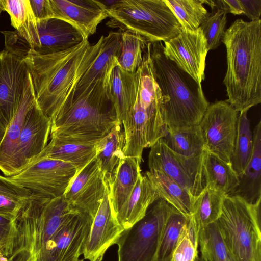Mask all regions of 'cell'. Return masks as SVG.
<instances>
[{
    "mask_svg": "<svg viewBox=\"0 0 261 261\" xmlns=\"http://www.w3.org/2000/svg\"><path fill=\"white\" fill-rule=\"evenodd\" d=\"M109 80L98 78L82 95L64 105L51 119L50 138L94 144L122 124L108 91Z\"/></svg>",
    "mask_w": 261,
    "mask_h": 261,
    "instance_id": "277c9868",
    "label": "cell"
},
{
    "mask_svg": "<svg viewBox=\"0 0 261 261\" xmlns=\"http://www.w3.org/2000/svg\"><path fill=\"white\" fill-rule=\"evenodd\" d=\"M199 27L207 42L208 51L216 49L222 41L226 24V13L216 8Z\"/></svg>",
    "mask_w": 261,
    "mask_h": 261,
    "instance_id": "f35d334b",
    "label": "cell"
},
{
    "mask_svg": "<svg viewBox=\"0 0 261 261\" xmlns=\"http://www.w3.org/2000/svg\"><path fill=\"white\" fill-rule=\"evenodd\" d=\"M106 190L105 175L95 157L77 172L63 196L70 204L93 219Z\"/></svg>",
    "mask_w": 261,
    "mask_h": 261,
    "instance_id": "9a60e30c",
    "label": "cell"
},
{
    "mask_svg": "<svg viewBox=\"0 0 261 261\" xmlns=\"http://www.w3.org/2000/svg\"><path fill=\"white\" fill-rule=\"evenodd\" d=\"M39 46L35 50L40 55H47L70 49L85 39L74 27L63 20L50 18L37 20Z\"/></svg>",
    "mask_w": 261,
    "mask_h": 261,
    "instance_id": "44dd1931",
    "label": "cell"
},
{
    "mask_svg": "<svg viewBox=\"0 0 261 261\" xmlns=\"http://www.w3.org/2000/svg\"><path fill=\"white\" fill-rule=\"evenodd\" d=\"M159 197L145 175L141 174L128 198L122 206L116 219L124 229L142 219L149 207Z\"/></svg>",
    "mask_w": 261,
    "mask_h": 261,
    "instance_id": "d4e9b609",
    "label": "cell"
},
{
    "mask_svg": "<svg viewBox=\"0 0 261 261\" xmlns=\"http://www.w3.org/2000/svg\"><path fill=\"white\" fill-rule=\"evenodd\" d=\"M165 55L201 84L205 79L206 40L200 28L195 31L181 28L174 37L164 42Z\"/></svg>",
    "mask_w": 261,
    "mask_h": 261,
    "instance_id": "5bb4252c",
    "label": "cell"
},
{
    "mask_svg": "<svg viewBox=\"0 0 261 261\" xmlns=\"http://www.w3.org/2000/svg\"><path fill=\"white\" fill-rule=\"evenodd\" d=\"M31 76L28 72L19 105L0 143V171L6 177L12 176L14 154L27 112L35 101Z\"/></svg>",
    "mask_w": 261,
    "mask_h": 261,
    "instance_id": "ffe728a7",
    "label": "cell"
},
{
    "mask_svg": "<svg viewBox=\"0 0 261 261\" xmlns=\"http://www.w3.org/2000/svg\"><path fill=\"white\" fill-rule=\"evenodd\" d=\"M238 117V112L228 102L217 101L208 105L199 124L205 149L229 163L234 147Z\"/></svg>",
    "mask_w": 261,
    "mask_h": 261,
    "instance_id": "8fae6325",
    "label": "cell"
},
{
    "mask_svg": "<svg viewBox=\"0 0 261 261\" xmlns=\"http://www.w3.org/2000/svg\"><path fill=\"white\" fill-rule=\"evenodd\" d=\"M0 4L10 15L11 25L26 42L29 49L37 48L39 46L37 19L29 0H0Z\"/></svg>",
    "mask_w": 261,
    "mask_h": 261,
    "instance_id": "83f0119b",
    "label": "cell"
},
{
    "mask_svg": "<svg viewBox=\"0 0 261 261\" xmlns=\"http://www.w3.org/2000/svg\"><path fill=\"white\" fill-rule=\"evenodd\" d=\"M6 130V127L5 125L0 121V143L4 137Z\"/></svg>",
    "mask_w": 261,
    "mask_h": 261,
    "instance_id": "bcb514c9",
    "label": "cell"
},
{
    "mask_svg": "<svg viewBox=\"0 0 261 261\" xmlns=\"http://www.w3.org/2000/svg\"><path fill=\"white\" fill-rule=\"evenodd\" d=\"M25 200H16L0 193V215L14 218Z\"/></svg>",
    "mask_w": 261,
    "mask_h": 261,
    "instance_id": "60d3db41",
    "label": "cell"
},
{
    "mask_svg": "<svg viewBox=\"0 0 261 261\" xmlns=\"http://www.w3.org/2000/svg\"><path fill=\"white\" fill-rule=\"evenodd\" d=\"M150 148L149 170L164 173L196 198L204 188L203 164L206 149L196 156L187 157L172 151L162 139Z\"/></svg>",
    "mask_w": 261,
    "mask_h": 261,
    "instance_id": "30bf717a",
    "label": "cell"
},
{
    "mask_svg": "<svg viewBox=\"0 0 261 261\" xmlns=\"http://www.w3.org/2000/svg\"><path fill=\"white\" fill-rule=\"evenodd\" d=\"M0 254H1V249H0Z\"/></svg>",
    "mask_w": 261,
    "mask_h": 261,
    "instance_id": "11a10c76",
    "label": "cell"
},
{
    "mask_svg": "<svg viewBox=\"0 0 261 261\" xmlns=\"http://www.w3.org/2000/svg\"><path fill=\"white\" fill-rule=\"evenodd\" d=\"M197 261H202V259L201 258L200 256H198Z\"/></svg>",
    "mask_w": 261,
    "mask_h": 261,
    "instance_id": "681fc988",
    "label": "cell"
},
{
    "mask_svg": "<svg viewBox=\"0 0 261 261\" xmlns=\"http://www.w3.org/2000/svg\"><path fill=\"white\" fill-rule=\"evenodd\" d=\"M181 28L195 31L210 15L202 0H164Z\"/></svg>",
    "mask_w": 261,
    "mask_h": 261,
    "instance_id": "836d02e7",
    "label": "cell"
},
{
    "mask_svg": "<svg viewBox=\"0 0 261 261\" xmlns=\"http://www.w3.org/2000/svg\"><path fill=\"white\" fill-rule=\"evenodd\" d=\"M198 246L202 261H227L228 251L217 221L200 229Z\"/></svg>",
    "mask_w": 261,
    "mask_h": 261,
    "instance_id": "e575fe53",
    "label": "cell"
},
{
    "mask_svg": "<svg viewBox=\"0 0 261 261\" xmlns=\"http://www.w3.org/2000/svg\"><path fill=\"white\" fill-rule=\"evenodd\" d=\"M52 18L76 28L85 39L94 34L98 24L108 17L107 7L96 0H49Z\"/></svg>",
    "mask_w": 261,
    "mask_h": 261,
    "instance_id": "e0dca14e",
    "label": "cell"
},
{
    "mask_svg": "<svg viewBox=\"0 0 261 261\" xmlns=\"http://www.w3.org/2000/svg\"><path fill=\"white\" fill-rule=\"evenodd\" d=\"M141 163L136 158L124 156L117 167L112 180L105 179L108 185L110 205L115 218L130 195L142 174Z\"/></svg>",
    "mask_w": 261,
    "mask_h": 261,
    "instance_id": "cb8c5ba5",
    "label": "cell"
},
{
    "mask_svg": "<svg viewBox=\"0 0 261 261\" xmlns=\"http://www.w3.org/2000/svg\"><path fill=\"white\" fill-rule=\"evenodd\" d=\"M122 124L114 126L109 134L96 144L97 159L105 179L112 180L119 162L124 158L125 135Z\"/></svg>",
    "mask_w": 261,
    "mask_h": 261,
    "instance_id": "f546056e",
    "label": "cell"
},
{
    "mask_svg": "<svg viewBox=\"0 0 261 261\" xmlns=\"http://www.w3.org/2000/svg\"><path fill=\"white\" fill-rule=\"evenodd\" d=\"M50 139L36 159L45 158L60 160L72 164L79 171L96 155L97 143L83 144L54 138Z\"/></svg>",
    "mask_w": 261,
    "mask_h": 261,
    "instance_id": "4316f807",
    "label": "cell"
},
{
    "mask_svg": "<svg viewBox=\"0 0 261 261\" xmlns=\"http://www.w3.org/2000/svg\"><path fill=\"white\" fill-rule=\"evenodd\" d=\"M105 181L106 192L93 219L83 253L84 258L89 261H98L108 249L116 243L124 230L113 215L109 197L108 185Z\"/></svg>",
    "mask_w": 261,
    "mask_h": 261,
    "instance_id": "ac0fdd59",
    "label": "cell"
},
{
    "mask_svg": "<svg viewBox=\"0 0 261 261\" xmlns=\"http://www.w3.org/2000/svg\"><path fill=\"white\" fill-rule=\"evenodd\" d=\"M199 231L190 216L181 229L171 261H197Z\"/></svg>",
    "mask_w": 261,
    "mask_h": 261,
    "instance_id": "74e56055",
    "label": "cell"
},
{
    "mask_svg": "<svg viewBox=\"0 0 261 261\" xmlns=\"http://www.w3.org/2000/svg\"><path fill=\"white\" fill-rule=\"evenodd\" d=\"M122 32L119 29L110 32L107 36H101L102 41L97 56L79 80L64 105L82 95L98 78L101 76L110 78L113 69L119 65Z\"/></svg>",
    "mask_w": 261,
    "mask_h": 261,
    "instance_id": "d6986e66",
    "label": "cell"
},
{
    "mask_svg": "<svg viewBox=\"0 0 261 261\" xmlns=\"http://www.w3.org/2000/svg\"><path fill=\"white\" fill-rule=\"evenodd\" d=\"M28 72L22 58L5 49L0 52V121L6 127L19 105Z\"/></svg>",
    "mask_w": 261,
    "mask_h": 261,
    "instance_id": "2e32d148",
    "label": "cell"
},
{
    "mask_svg": "<svg viewBox=\"0 0 261 261\" xmlns=\"http://www.w3.org/2000/svg\"><path fill=\"white\" fill-rule=\"evenodd\" d=\"M162 42H148L147 55L163 97V117L167 128L199 125L209 102L201 84L164 53Z\"/></svg>",
    "mask_w": 261,
    "mask_h": 261,
    "instance_id": "3957f363",
    "label": "cell"
},
{
    "mask_svg": "<svg viewBox=\"0 0 261 261\" xmlns=\"http://www.w3.org/2000/svg\"><path fill=\"white\" fill-rule=\"evenodd\" d=\"M190 217L174 209L165 226L155 261H171L181 229Z\"/></svg>",
    "mask_w": 261,
    "mask_h": 261,
    "instance_id": "8d00e7d4",
    "label": "cell"
},
{
    "mask_svg": "<svg viewBox=\"0 0 261 261\" xmlns=\"http://www.w3.org/2000/svg\"><path fill=\"white\" fill-rule=\"evenodd\" d=\"M102 37L91 45L88 39L65 50L40 55L29 49L23 59L30 72L36 101L51 119L70 96L79 80L92 64Z\"/></svg>",
    "mask_w": 261,
    "mask_h": 261,
    "instance_id": "6da1fadb",
    "label": "cell"
},
{
    "mask_svg": "<svg viewBox=\"0 0 261 261\" xmlns=\"http://www.w3.org/2000/svg\"><path fill=\"white\" fill-rule=\"evenodd\" d=\"M29 2L37 20L52 18L49 0H29Z\"/></svg>",
    "mask_w": 261,
    "mask_h": 261,
    "instance_id": "7bdbcfd3",
    "label": "cell"
},
{
    "mask_svg": "<svg viewBox=\"0 0 261 261\" xmlns=\"http://www.w3.org/2000/svg\"><path fill=\"white\" fill-rule=\"evenodd\" d=\"M162 139L172 151L185 156H195L205 150L199 125L167 128V134Z\"/></svg>",
    "mask_w": 261,
    "mask_h": 261,
    "instance_id": "4dcf8cb0",
    "label": "cell"
},
{
    "mask_svg": "<svg viewBox=\"0 0 261 261\" xmlns=\"http://www.w3.org/2000/svg\"><path fill=\"white\" fill-rule=\"evenodd\" d=\"M78 172L72 164L50 158H38L17 174L8 177L30 195L54 198L63 195Z\"/></svg>",
    "mask_w": 261,
    "mask_h": 261,
    "instance_id": "9c48e42d",
    "label": "cell"
},
{
    "mask_svg": "<svg viewBox=\"0 0 261 261\" xmlns=\"http://www.w3.org/2000/svg\"><path fill=\"white\" fill-rule=\"evenodd\" d=\"M144 175L160 198L181 214L188 217L192 215L196 198L161 171L149 170Z\"/></svg>",
    "mask_w": 261,
    "mask_h": 261,
    "instance_id": "484cf974",
    "label": "cell"
},
{
    "mask_svg": "<svg viewBox=\"0 0 261 261\" xmlns=\"http://www.w3.org/2000/svg\"><path fill=\"white\" fill-rule=\"evenodd\" d=\"M228 102L238 112L261 102V20L236 19L224 33Z\"/></svg>",
    "mask_w": 261,
    "mask_h": 261,
    "instance_id": "7a4b0ae2",
    "label": "cell"
},
{
    "mask_svg": "<svg viewBox=\"0 0 261 261\" xmlns=\"http://www.w3.org/2000/svg\"><path fill=\"white\" fill-rule=\"evenodd\" d=\"M93 218L79 211L67 220L45 245L35 261H77L84 252Z\"/></svg>",
    "mask_w": 261,
    "mask_h": 261,
    "instance_id": "7c38bea8",
    "label": "cell"
},
{
    "mask_svg": "<svg viewBox=\"0 0 261 261\" xmlns=\"http://www.w3.org/2000/svg\"><path fill=\"white\" fill-rule=\"evenodd\" d=\"M227 261H238V260L229 252L228 251Z\"/></svg>",
    "mask_w": 261,
    "mask_h": 261,
    "instance_id": "7dc6e473",
    "label": "cell"
},
{
    "mask_svg": "<svg viewBox=\"0 0 261 261\" xmlns=\"http://www.w3.org/2000/svg\"><path fill=\"white\" fill-rule=\"evenodd\" d=\"M102 259H103V256L101 257L98 260V261H102Z\"/></svg>",
    "mask_w": 261,
    "mask_h": 261,
    "instance_id": "816d5d0a",
    "label": "cell"
},
{
    "mask_svg": "<svg viewBox=\"0 0 261 261\" xmlns=\"http://www.w3.org/2000/svg\"><path fill=\"white\" fill-rule=\"evenodd\" d=\"M0 249H1H1H2V246H1V245H0Z\"/></svg>",
    "mask_w": 261,
    "mask_h": 261,
    "instance_id": "db71d44e",
    "label": "cell"
},
{
    "mask_svg": "<svg viewBox=\"0 0 261 261\" xmlns=\"http://www.w3.org/2000/svg\"><path fill=\"white\" fill-rule=\"evenodd\" d=\"M109 25L125 28L147 42H165L181 25L164 0H119L107 8Z\"/></svg>",
    "mask_w": 261,
    "mask_h": 261,
    "instance_id": "52a82bcc",
    "label": "cell"
},
{
    "mask_svg": "<svg viewBox=\"0 0 261 261\" xmlns=\"http://www.w3.org/2000/svg\"><path fill=\"white\" fill-rule=\"evenodd\" d=\"M0 261H8V259L7 257L3 255L2 254H0Z\"/></svg>",
    "mask_w": 261,
    "mask_h": 261,
    "instance_id": "c3c4849f",
    "label": "cell"
},
{
    "mask_svg": "<svg viewBox=\"0 0 261 261\" xmlns=\"http://www.w3.org/2000/svg\"><path fill=\"white\" fill-rule=\"evenodd\" d=\"M226 196L218 191L207 187L203 188L196 199L191 216L200 230L218 220Z\"/></svg>",
    "mask_w": 261,
    "mask_h": 261,
    "instance_id": "d6a6232c",
    "label": "cell"
},
{
    "mask_svg": "<svg viewBox=\"0 0 261 261\" xmlns=\"http://www.w3.org/2000/svg\"><path fill=\"white\" fill-rule=\"evenodd\" d=\"M138 82L137 70L135 72H129L118 65L111 72L107 86L108 91L122 124L128 118L135 105Z\"/></svg>",
    "mask_w": 261,
    "mask_h": 261,
    "instance_id": "7402d4cb",
    "label": "cell"
},
{
    "mask_svg": "<svg viewBox=\"0 0 261 261\" xmlns=\"http://www.w3.org/2000/svg\"><path fill=\"white\" fill-rule=\"evenodd\" d=\"M51 126V119L44 114L35 100L27 112L15 149L12 176L31 164L45 148L50 139Z\"/></svg>",
    "mask_w": 261,
    "mask_h": 261,
    "instance_id": "4fadbf2b",
    "label": "cell"
},
{
    "mask_svg": "<svg viewBox=\"0 0 261 261\" xmlns=\"http://www.w3.org/2000/svg\"><path fill=\"white\" fill-rule=\"evenodd\" d=\"M260 203L225 196L218 224L227 250L238 261H261Z\"/></svg>",
    "mask_w": 261,
    "mask_h": 261,
    "instance_id": "8992f818",
    "label": "cell"
},
{
    "mask_svg": "<svg viewBox=\"0 0 261 261\" xmlns=\"http://www.w3.org/2000/svg\"><path fill=\"white\" fill-rule=\"evenodd\" d=\"M174 209L159 198L142 219L124 229L116 243L118 261H155L165 226Z\"/></svg>",
    "mask_w": 261,
    "mask_h": 261,
    "instance_id": "ba28073f",
    "label": "cell"
},
{
    "mask_svg": "<svg viewBox=\"0 0 261 261\" xmlns=\"http://www.w3.org/2000/svg\"><path fill=\"white\" fill-rule=\"evenodd\" d=\"M204 187L230 195L239 185V177L231 164L206 150L203 164Z\"/></svg>",
    "mask_w": 261,
    "mask_h": 261,
    "instance_id": "f1b7e54d",
    "label": "cell"
},
{
    "mask_svg": "<svg viewBox=\"0 0 261 261\" xmlns=\"http://www.w3.org/2000/svg\"><path fill=\"white\" fill-rule=\"evenodd\" d=\"M147 41L139 34L126 30L122 32L119 66L124 70L135 72L142 65Z\"/></svg>",
    "mask_w": 261,
    "mask_h": 261,
    "instance_id": "d590c367",
    "label": "cell"
},
{
    "mask_svg": "<svg viewBox=\"0 0 261 261\" xmlns=\"http://www.w3.org/2000/svg\"><path fill=\"white\" fill-rule=\"evenodd\" d=\"M247 112L244 111L238 114L234 147L230 162L238 176L246 167L253 150V134Z\"/></svg>",
    "mask_w": 261,
    "mask_h": 261,
    "instance_id": "1f68e13d",
    "label": "cell"
},
{
    "mask_svg": "<svg viewBox=\"0 0 261 261\" xmlns=\"http://www.w3.org/2000/svg\"><path fill=\"white\" fill-rule=\"evenodd\" d=\"M163 98L154 77L139 76L135 105L127 120L122 124L125 135L124 156L142 161L145 148L151 147L167 133L163 117Z\"/></svg>",
    "mask_w": 261,
    "mask_h": 261,
    "instance_id": "5b68a950",
    "label": "cell"
},
{
    "mask_svg": "<svg viewBox=\"0 0 261 261\" xmlns=\"http://www.w3.org/2000/svg\"><path fill=\"white\" fill-rule=\"evenodd\" d=\"M13 218L8 216L0 215V245L2 246L1 252L6 247L11 236Z\"/></svg>",
    "mask_w": 261,
    "mask_h": 261,
    "instance_id": "f6af8a7d",
    "label": "cell"
},
{
    "mask_svg": "<svg viewBox=\"0 0 261 261\" xmlns=\"http://www.w3.org/2000/svg\"><path fill=\"white\" fill-rule=\"evenodd\" d=\"M252 155L246 167L238 176L239 185L230 195L238 196L247 203L261 201V121L253 132Z\"/></svg>",
    "mask_w": 261,
    "mask_h": 261,
    "instance_id": "603a6c76",
    "label": "cell"
},
{
    "mask_svg": "<svg viewBox=\"0 0 261 261\" xmlns=\"http://www.w3.org/2000/svg\"><path fill=\"white\" fill-rule=\"evenodd\" d=\"M204 3L208 5L212 8H216L227 13L234 15L243 14L239 0H214L204 1Z\"/></svg>",
    "mask_w": 261,
    "mask_h": 261,
    "instance_id": "b9f144b4",
    "label": "cell"
},
{
    "mask_svg": "<svg viewBox=\"0 0 261 261\" xmlns=\"http://www.w3.org/2000/svg\"><path fill=\"white\" fill-rule=\"evenodd\" d=\"M243 14L251 21L260 19L261 0H239Z\"/></svg>",
    "mask_w": 261,
    "mask_h": 261,
    "instance_id": "ee69618b",
    "label": "cell"
},
{
    "mask_svg": "<svg viewBox=\"0 0 261 261\" xmlns=\"http://www.w3.org/2000/svg\"><path fill=\"white\" fill-rule=\"evenodd\" d=\"M0 193L19 200L26 199L30 196L28 190L14 184L8 177L1 174Z\"/></svg>",
    "mask_w": 261,
    "mask_h": 261,
    "instance_id": "ab89813d",
    "label": "cell"
},
{
    "mask_svg": "<svg viewBox=\"0 0 261 261\" xmlns=\"http://www.w3.org/2000/svg\"><path fill=\"white\" fill-rule=\"evenodd\" d=\"M3 11V10L2 8V7H1V4H0V14H1V12H2V11Z\"/></svg>",
    "mask_w": 261,
    "mask_h": 261,
    "instance_id": "f907efd6",
    "label": "cell"
},
{
    "mask_svg": "<svg viewBox=\"0 0 261 261\" xmlns=\"http://www.w3.org/2000/svg\"><path fill=\"white\" fill-rule=\"evenodd\" d=\"M84 260V259H79V260L77 261H83Z\"/></svg>",
    "mask_w": 261,
    "mask_h": 261,
    "instance_id": "f5cc1de1",
    "label": "cell"
}]
</instances>
